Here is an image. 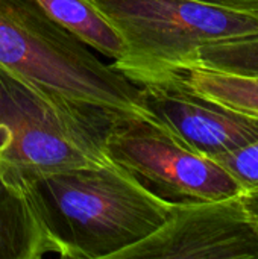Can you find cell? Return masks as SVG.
Returning <instances> with one entry per match:
<instances>
[{
  "mask_svg": "<svg viewBox=\"0 0 258 259\" xmlns=\"http://www.w3.org/2000/svg\"><path fill=\"white\" fill-rule=\"evenodd\" d=\"M192 67L258 77V35L205 44Z\"/></svg>",
  "mask_w": 258,
  "mask_h": 259,
  "instance_id": "11",
  "label": "cell"
},
{
  "mask_svg": "<svg viewBox=\"0 0 258 259\" xmlns=\"http://www.w3.org/2000/svg\"><path fill=\"white\" fill-rule=\"evenodd\" d=\"M116 259H258V234L242 193L173 202L161 228Z\"/></svg>",
  "mask_w": 258,
  "mask_h": 259,
  "instance_id": "6",
  "label": "cell"
},
{
  "mask_svg": "<svg viewBox=\"0 0 258 259\" xmlns=\"http://www.w3.org/2000/svg\"><path fill=\"white\" fill-rule=\"evenodd\" d=\"M116 112L46 91L0 67V167L14 179L113 164L106 134Z\"/></svg>",
  "mask_w": 258,
  "mask_h": 259,
  "instance_id": "2",
  "label": "cell"
},
{
  "mask_svg": "<svg viewBox=\"0 0 258 259\" xmlns=\"http://www.w3.org/2000/svg\"><path fill=\"white\" fill-rule=\"evenodd\" d=\"M242 197H243V202H245V206L254 222V226L257 229L258 234V187L254 188H248L242 193Z\"/></svg>",
  "mask_w": 258,
  "mask_h": 259,
  "instance_id": "14",
  "label": "cell"
},
{
  "mask_svg": "<svg viewBox=\"0 0 258 259\" xmlns=\"http://www.w3.org/2000/svg\"><path fill=\"white\" fill-rule=\"evenodd\" d=\"M0 67L73 102L146 115L138 87L32 0H0Z\"/></svg>",
  "mask_w": 258,
  "mask_h": 259,
  "instance_id": "3",
  "label": "cell"
},
{
  "mask_svg": "<svg viewBox=\"0 0 258 259\" xmlns=\"http://www.w3.org/2000/svg\"><path fill=\"white\" fill-rule=\"evenodd\" d=\"M245 190L258 187V140L231 153L213 158Z\"/></svg>",
  "mask_w": 258,
  "mask_h": 259,
  "instance_id": "12",
  "label": "cell"
},
{
  "mask_svg": "<svg viewBox=\"0 0 258 259\" xmlns=\"http://www.w3.org/2000/svg\"><path fill=\"white\" fill-rule=\"evenodd\" d=\"M138 90L143 112L198 155L213 159L258 140V115L207 100L175 77Z\"/></svg>",
  "mask_w": 258,
  "mask_h": 259,
  "instance_id": "7",
  "label": "cell"
},
{
  "mask_svg": "<svg viewBox=\"0 0 258 259\" xmlns=\"http://www.w3.org/2000/svg\"><path fill=\"white\" fill-rule=\"evenodd\" d=\"M53 244L21 181L0 167V259H41Z\"/></svg>",
  "mask_w": 258,
  "mask_h": 259,
  "instance_id": "8",
  "label": "cell"
},
{
  "mask_svg": "<svg viewBox=\"0 0 258 259\" xmlns=\"http://www.w3.org/2000/svg\"><path fill=\"white\" fill-rule=\"evenodd\" d=\"M21 182L61 258L116 259L161 228L173 208L114 162Z\"/></svg>",
  "mask_w": 258,
  "mask_h": 259,
  "instance_id": "1",
  "label": "cell"
},
{
  "mask_svg": "<svg viewBox=\"0 0 258 259\" xmlns=\"http://www.w3.org/2000/svg\"><path fill=\"white\" fill-rule=\"evenodd\" d=\"M117 27L125 53L113 67L137 87L172 79L211 42L257 36L258 20L198 0H91Z\"/></svg>",
  "mask_w": 258,
  "mask_h": 259,
  "instance_id": "4",
  "label": "cell"
},
{
  "mask_svg": "<svg viewBox=\"0 0 258 259\" xmlns=\"http://www.w3.org/2000/svg\"><path fill=\"white\" fill-rule=\"evenodd\" d=\"M211 6L228 9L258 20V0H198Z\"/></svg>",
  "mask_w": 258,
  "mask_h": 259,
  "instance_id": "13",
  "label": "cell"
},
{
  "mask_svg": "<svg viewBox=\"0 0 258 259\" xmlns=\"http://www.w3.org/2000/svg\"><path fill=\"white\" fill-rule=\"evenodd\" d=\"M105 147L114 164L170 202L216 200L243 193L220 164L187 149L149 115H114Z\"/></svg>",
  "mask_w": 258,
  "mask_h": 259,
  "instance_id": "5",
  "label": "cell"
},
{
  "mask_svg": "<svg viewBox=\"0 0 258 259\" xmlns=\"http://www.w3.org/2000/svg\"><path fill=\"white\" fill-rule=\"evenodd\" d=\"M192 93L234 111L258 115V77L204 67H189L173 76Z\"/></svg>",
  "mask_w": 258,
  "mask_h": 259,
  "instance_id": "10",
  "label": "cell"
},
{
  "mask_svg": "<svg viewBox=\"0 0 258 259\" xmlns=\"http://www.w3.org/2000/svg\"><path fill=\"white\" fill-rule=\"evenodd\" d=\"M58 26L65 29L87 47L119 61L125 53V41L117 27L91 0H32Z\"/></svg>",
  "mask_w": 258,
  "mask_h": 259,
  "instance_id": "9",
  "label": "cell"
}]
</instances>
